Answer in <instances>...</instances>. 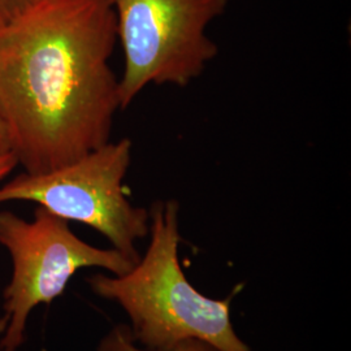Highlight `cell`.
<instances>
[{
    "instance_id": "1",
    "label": "cell",
    "mask_w": 351,
    "mask_h": 351,
    "mask_svg": "<svg viewBox=\"0 0 351 351\" xmlns=\"http://www.w3.org/2000/svg\"><path fill=\"white\" fill-rule=\"evenodd\" d=\"M116 43L108 0H45L0 25V119L24 172H49L111 141L121 110Z\"/></svg>"
},
{
    "instance_id": "2",
    "label": "cell",
    "mask_w": 351,
    "mask_h": 351,
    "mask_svg": "<svg viewBox=\"0 0 351 351\" xmlns=\"http://www.w3.org/2000/svg\"><path fill=\"white\" fill-rule=\"evenodd\" d=\"M149 247L121 276L95 274L90 290L119 304L130 320L137 345L169 350L182 341L203 339L221 351H254L239 337L232 322V302L241 287L226 298H210L191 285L180 258V204L156 201L150 208Z\"/></svg>"
},
{
    "instance_id": "3",
    "label": "cell",
    "mask_w": 351,
    "mask_h": 351,
    "mask_svg": "<svg viewBox=\"0 0 351 351\" xmlns=\"http://www.w3.org/2000/svg\"><path fill=\"white\" fill-rule=\"evenodd\" d=\"M124 52L121 110L149 85L186 88L219 53L207 27L229 0H108Z\"/></svg>"
},
{
    "instance_id": "4",
    "label": "cell",
    "mask_w": 351,
    "mask_h": 351,
    "mask_svg": "<svg viewBox=\"0 0 351 351\" xmlns=\"http://www.w3.org/2000/svg\"><path fill=\"white\" fill-rule=\"evenodd\" d=\"M0 245L12 259V277L3 293L0 351H17L25 342L26 323L39 304L60 297L84 268L121 276L136 262L116 249H99L77 237L69 221L38 206L33 220L0 211Z\"/></svg>"
},
{
    "instance_id": "5",
    "label": "cell",
    "mask_w": 351,
    "mask_h": 351,
    "mask_svg": "<svg viewBox=\"0 0 351 351\" xmlns=\"http://www.w3.org/2000/svg\"><path fill=\"white\" fill-rule=\"evenodd\" d=\"M132 150L129 138L110 141L49 172H23L0 186V204L36 203L66 221L95 229L113 249L137 263L141 255L136 245L149 236L150 211L126 197L123 182L132 163Z\"/></svg>"
},
{
    "instance_id": "6",
    "label": "cell",
    "mask_w": 351,
    "mask_h": 351,
    "mask_svg": "<svg viewBox=\"0 0 351 351\" xmlns=\"http://www.w3.org/2000/svg\"><path fill=\"white\" fill-rule=\"evenodd\" d=\"M97 351H159L139 348L132 336L130 328L117 324L101 339ZM163 351H221L203 339H190L180 342L175 348Z\"/></svg>"
},
{
    "instance_id": "7",
    "label": "cell",
    "mask_w": 351,
    "mask_h": 351,
    "mask_svg": "<svg viewBox=\"0 0 351 351\" xmlns=\"http://www.w3.org/2000/svg\"><path fill=\"white\" fill-rule=\"evenodd\" d=\"M45 0H0V25L27 12Z\"/></svg>"
},
{
    "instance_id": "8",
    "label": "cell",
    "mask_w": 351,
    "mask_h": 351,
    "mask_svg": "<svg viewBox=\"0 0 351 351\" xmlns=\"http://www.w3.org/2000/svg\"><path fill=\"white\" fill-rule=\"evenodd\" d=\"M16 165H19V164H17L16 158L13 156L12 152L0 155V181L10 175L16 168Z\"/></svg>"
},
{
    "instance_id": "9",
    "label": "cell",
    "mask_w": 351,
    "mask_h": 351,
    "mask_svg": "<svg viewBox=\"0 0 351 351\" xmlns=\"http://www.w3.org/2000/svg\"><path fill=\"white\" fill-rule=\"evenodd\" d=\"M8 152H11V149H10V143H8L5 129H4V125H3L1 119H0V155L8 154Z\"/></svg>"
}]
</instances>
